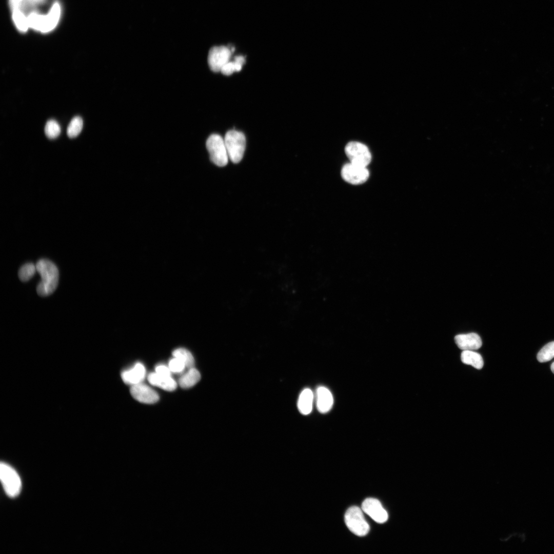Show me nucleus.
Segmentation results:
<instances>
[{"instance_id":"2","label":"nucleus","mask_w":554,"mask_h":554,"mask_svg":"<svg viewBox=\"0 0 554 554\" xmlns=\"http://www.w3.org/2000/svg\"><path fill=\"white\" fill-rule=\"evenodd\" d=\"M36 268L42 279L37 286V293L42 296L49 295L57 286L58 269L53 263L47 259L39 260L36 264Z\"/></svg>"},{"instance_id":"27","label":"nucleus","mask_w":554,"mask_h":554,"mask_svg":"<svg viewBox=\"0 0 554 554\" xmlns=\"http://www.w3.org/2000/svg\"><path fill=\"white\" fill-rule=\"evenodd\" d=\"M171 371L168 367L161 365L155 367V372L164 376H171Z\"/></svg>"},{"instance_id":"17","label":"nucleus","mask_w":554,"mask_h":554,"mask_svg":"<svg viewBox=\"0 0 554 554\" xmlns=\"http://www.w3.org/2000/svg\"><path fill=\"white\" fill-rule=\"evenodd\" d=\"M313 400L314 394L312 391L308 388L303 389L298 401L299 411L304 415L309 414L312 409Z\"/></svg>"},{"instance_id":"21","label":"nucleus","mask_w":554,"mask_h":554,"mask_svg":"<svg viewBox=\"0 0 554 554\" xmlns=\"http://www.w3.org/2000/svg\"><path fill=\"white\" fill-rule=\"evenodd\" d=\"M83 126L82 118L76 116L69 123L67 130V135L70 138H74L81 133Z\"/></svg>"},{"instance_id":"14","label":"nucleus","mask_w":554,"mask_h":554,"mask_svg":"<svg viewBox=\"0 0 554 554\" xmlns=\"http://www.w3.org/2000/svg\"><path fill=\"white\" fill-rule=\"evenodd\" d=\"M316 405L319 412L325 413L328 412L333 404V398L330 391L326 387L319 386L315 393Z\"/></svg>"},{"instance_id":"1","label":"nucleus","mask_w":554,"mask_h":554,"mask_svg":"<svg viewBox=\"0 0 554 554\" xmlns=\"http://www.w3.org/2000/svg\"><path fill=\"white\" fill-rule=\"evenodd\" d=\"M47 0H9L12 21L16 29L22 33L29 29L28 18L33 15H39L48 12L43 10Z\"/></svg>"},{"instance_id":"7","label":"nucleus","mask_w":554,"mask_h":554,"mask_svg":"<svg viewBox=\"0 0 554 554\" xmlns=\"http://www.w3.org/2000/svg\"><path fill=\"white\" fill-rule=\"evenodd\" d=\"M347 527L354 534L364 536L369 530V526L365 520L361 509L355 506L349 508L345 515Z\"/></svg>"},{"instance_id":"20","label":"nucleus","mask_w":554,"mask_h":554,"mask_svg":"<svg viewBox=\"0 0 554 554\" xmlns=\"http://www.w3.org/2000/svg\"><path fill=\"white\" fill-rule=\"evenodd\" d=\"M245 63V57L243 56H236L233 61H229L222 68L221 72L225 75H230L234 72L241 70L243 65Z\"/></svg>"},{"instance_id":"15","label":"nucleus","mask_w":554,"mask_h":554,"mask_svg":"<svg viewBox=\"0 0 554 554\" xmlns=\"http://www.w3.org/2000/svg\"><path fill=\"white\" fill-rule=\"evenodd\" d=\"M145 374L144 366L141 363H137L132 368L122 372L121 377L124 383L133 385L141 383Z\"/></svg>"},{"instance_id":"23","label":"nucleus","mask_w":554,"mask_h":554,"mask_svg":"<svg viewBox=\"0 0 554 554\" xmlns=\"http://www.w3.org/2000/svg\"><path fill=\"white\" fill-rule=\"evenodd\" d=\"M554 358V341L545 345L538 353L537 360L541 363L550 361Z\"/></svg>"},{"instance_id":"6","label":"nucleus","mask_w":554,"mask_h":554,"mask_svg":"<svg viewBox=\"0 0 554 554\" xmlns=\"http://www.w3.org/2000/svg\"><path fill=\"white\" fill-rule=\"evenodd\" d=\"M206 147L212 162L219 167L226 166L229 157L224 139L217 134H212L206 141Z\"/></svg>"},{"instance_id":"4","label":"nucleus","mask_w":554,"mask_h":554,"mask_svg":"<svg viewBox=\"0 0 554 554\" xmlns=\"http://www.w3.org/2000/svg\"><path fill=\"white\" fill-rule=\"evenodd\" d=\"M224 141L229 159L233 163H239L243 158L246 147L245 135L235 130L228 131Z\"/></svg>"},{"instance_id":"19","label":"nucleus","mask_w":554,"mask_h":554,"mask_svg":"<svg viewBox=\"0 0 554 554\" xmlns=\"http://www.w3.org/2000/svg\"><path fill=\"white\" fill-rule=\"evenodd\" d=\"M461 359L463 363L471 365L478 369H481L484 365L481 355L473 350H463Z\"/></svg>"},{"instance_id":"9","label":"nucleus","mask_w":554,"mask_h":554,"mask_svg":"<svg viewBox=\"0 0 554 554\" xmlns=\"http://www.w3.org/2000/svg\"><path fill=\"white\" fill-rule=\"evenodd\" d=\"M232 53L230 48L224 46L211 48L208 55L210 69L214 72H221L223 66L230 61Z\"/></svg>"},{"instance_id":"25","label":"nucleus","mask_w":554,"mask_h":554,"mask_svg":"<svg viewBox=\"0 0 554 554\" xmlns=\"http://www.w3.org/2000/svg\"><path fill=\"white\" fill-rule=\"evenodd\" d=\"M36 270V265L28 263L23 265L18 271V277L23 282L29 280L35 274Z\"/></svg>"},{"instance_id":"12","label":"nucleus","mask_w":554,"mask_h":554,"mask_svg":"<svg viewBox=\"0 0 554 554\" xmlns=\"http://www.w3.org/2000/svg\"><path fill=\"white\" fill-rule=\"evenodd\" d=\"M130 393L135 400L143 403L153 404L159 399V396L155 391L141 383L132 385Z\"/></svg>"},{"instance_id":"24","label":"nucleus","mask_w":554,"mask_h":554,"mask_svg":"<svg viewBox=\"0 0 554 554\" xmlns=\"http://www.w3.org/2000/svg\"><path fill=\"white\" fill-rule=\"evenodd\" d=\"M61 131V127L55 120H50L46 123L45 127V133L48 138L54 139L56 138L60 134Z\"/></svg>"},{"instance_id":"13","label":"nucleus","mask_w":554,"mask_h":554,"mask_svg":"<svg viewBox=\"0 0 554 554\" xmlns=\"http://www.w3.org/2000/svg\"><path fill=\"white\" fill-rule=\"evenodd\" d=\"M454 341L458 347L463 350L474 351L479 349L482 344L480 337L473 332L458 334L454 337Z\"/></svg>"},{"instance_id":"22","label":"nucleus","mask_w":554,"mask_h":554,"mask_svg":"<svg viewBox=\"0 0 554 554\" xmlns=\"http://www.w3.org/2000/svg\"><path fill=\"white\" fill-rule=\"evenodd\" d=\"M174 357L180 359L184 362L186 367L191 368L194 367V360L191 353L186 349L178 348L172 352Z\"/></svg>"},{"instance_id":"16","label":"nucleus","mask_w":554,"mask_h":554,"mask_svg":"<svg viewBox=\"0 0 554 554\" xmlns=\"http://www.w3.org/2000/svg\"><path fill=\"white\" fill-rule=\"evenodd\" d=\"M148 380L151 385L167 391H173L177 386L176 382L171 376L161 375L155 372L148 375Z\"/></svg>"},{"instance_id":"28","label":"nucleus","mask_w":554,"mask_h":554,"mask_svg":"<svg viewBox=\"0 0 554 554\" xmlns=\"http://www.w3.org/2000/svg\"><path fill=\"white\" fill-rule=\"evenodd\" d=\"M550 368L552 372L554 373V362L552 363Z\"/></svg>"},{"instance_id":"10","label":"nucleus","mask_w":554,"mask_h":554,"mask_svg":"<svg viewBox=\"0 0 554 554\" xmlns=\"http://www.w3.org/2000/svg\"><path fill=\"white\" fill-rule=\"evenodd\" d=\"M341 174L345 181L353 185L363 184L369 176V172L366 167L350 162L342 167Z\"/></svg>"},{"instance_id":"18","label":"nucleus","mask_w":554,"mask_h":554,"mask_svg":"<svg viewBox=\"0 0 554 554\" xmlns=\"http://www.w3.org/2000/svg\"><path fill=\"white\" fill-rule=\"evenodd\" d=\"M201 379L199 371L194 367L189 368L179 380L180 386L183 388H188L196 384Z\"/></svg>"},{"instance_id":"11","label":"nucleus","mask_w":554,"mask_h":554,"mask_svg":"<svg viewBox=\"0 0 554 554\" xmlns=\"http://www.w3.org/2000/svg\"><path fill=\"white\" fill-rule=\"evenodd\" d=\"M362 509L364 512L379 523H383L388 519L387 511L377 499L374 498L365 499L362 503Z\"/></svg>"},{"instance_id":"3","label":"nucleus","mask_w":554,"mask_h":554,"mask_svg":"<svg viewBox=\"0 0 554 554\" xmlns=\"http://www.w3.org/2000/svg\"><path fill=\"white\" fill-rule=\"evenodd\" d=\"M61 13V5L58 1H55L48 12L29 17L27 19L28 28L42 33H49L57 26Z\"/></svg>"},{"instance_id":"8","label":"nucleus","mask_w":554,"mask_h":554,"mask_svg":"<svg viewBox=\"0 0 554 554\" xmlns=\"http://www.w3.org/2000/svg\"><path fill=\"white\" fill-rule=\"evenodd\" d=\"M345 154L350 163L366 167L371 161V154L368 148L357 141L349 142L345 148Z\"/></svg>"},{"instance_id":"5","label":"nucleus","mask_w":554,"mask_h":554,"mask_svg":"<svg viewBox=\"0 0 554 554\" xmlns=\"http://www.w3.org/2000/svg\"><path fill=\"white\" fill-rule=\"evenodd\" d=\"M0 478L8 496L14 498L19 494L22 489L21 478L15 470L5 462L1 463Z\"/></svg>"},{"instance_id":"26","label":"nucleus","mask_w":554,"mask_h":554,"mask_svg":"<svg viewBox=\"0 0 554 554\" xmlns=\"http://www.w3.org/2000/svg\"><path fill=\"white\" fill-rule=\"evenodd\" d=\"M168 367L171 372L179 373L183 371L186 367L184 361L179 358L174 357L170 360Z\"/></svg>"}]
</instances>
